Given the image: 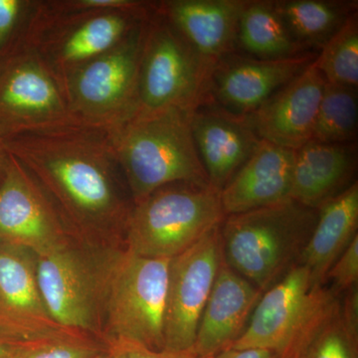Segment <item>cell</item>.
Instances as JSON below:
<instances>
[{
  "mask_svg": "<svg viewBox=\"0 0 358 358\" xmlns=\"http://www.w3.org/2000/svg\"><path fill=\"white\" fill-rule=\"evenodd\" d=\"M4 141L9 154L71 220L126 229L134 204L107 129L70 124Z\"/></svg>",
  "mask_w": 358,
  "mask_h": 358,
  "instance_id": "1",
  "label": "cell"
},
{
  "mask_svg": "<svg viewBox=\"0 0 358 358\" xmlns=\"http://www.w3.org/2000/svg\"><path fill=\"white\" fill-rule=\"evenodd\" d=\"M192 114L159 110L108 131L134 204L171 183L211 186L193 140Z\"/></svg>",
  "mask_w": 358,
  "mask_h": 358,
  "instance_id": "2",
  "label": "cell"
},
{
  "mask_svg": "<svg viewBox=\"0 0 358 358\" xmlns=\"http://www.w3.org/2000/svg\"><path fill=\"white\" fill-rule=\"evenodd\" d=\"M317 219V209L293 199L226 216L224 260L264 293L298 264Z\"/></svg>",
  "mask_w": 358,
  "mask_h": 358,
  "instance_id": "3",
  "label": "cell"
},
{
  "mask_svg": "<svg viewBox=\"0 0 358 358\" xmlns=\"http://www.w3.org/2000/svg\"><path fill=\"white\" fill-rule=\"evenodd\" d=\"M216 65L200 55L173 23L157 11L152 2L141 51L133 117L169 109L194 112L208 103Z\"/></svg>",
  "mask_w": 358,
  "mask_h": 358,
  "instance_id": "4",
  "label": "cell"
},
{
  "mask_svg": "<svg viewBox=\"0 0 358 358\" xmlns=\"http://www.w3.org/2000/svg\"><path fill=\"white\" fill-rule=\"evenodd\" d=\"M145 10H80L64 0L37 1L22 44L31 47L59 81L106 52L152 13ZM62 85V84H61Z\"/></svg>",
  "mask_w": 358,
  "mask_h": 358,
  "instance_id": "5",
  "label": "cell"
},
{
  "mask_svg": "<svg viewBox=\"0 0 358 358\" xmlns=\"http://www.w3.org/2000/svg\"><path fill=\"white\" fill-rule=\"evenodd\" d=\"M226 218L220 192L211 186L176 182L134 205L127 222L128 251L147 258L171 259Z\"/></svg>",
  "mask_w": 358,
  "mask_h": 358,
  "instance_id": "6",
  "label": "cell"
},
{
  "mask_svg": "<svg viewBox=\"0 0 358 358\" xmlns=\"http://www.w3.org/2000/svg\"><path fill=\"white\" fill-rule=\"evenodd\" d=\"M339 300L327 286H313L310 271L296 264L264 292L243 334L230 348L296 358Z\"/></svg>",
  "mask_w": 358,
  "mask_h": 358,
  "instance_id": "7",
  "label": "cell"
},
{
  "mask_svg": "<svg viewBox=\"0 0 358 358\" xmlns=\"http://www.w3.org/2000/svg\"><path fill=\"white\" fill-rule=\"evenodd\" d=\"M169 262L128 250L112 257L103 308L107 338L164 350Z\"/></svg>",
  "mask_w": 358,
  "mask_h": 358,
  "instance_id": "8",
  "label": "cell"
},
{
  "mask_svg": "<svg viewBox=\"0 0 358 358\" xmlns=\"http://www.w3.org/2000/svg\"><path fill=\"white\" fill-rule=\"evenodd\" d=\"M148 18L119 44L61 82L71 114L79 124L110 131L134 117Z\"/></svg>",
  "mask_w": 358,
  "mask_h": 358,
  "instance_id": "9",
  "label": "cell"
},
{
  "mask_svg": "<svg viewBox=\"0 0 358 358\" xmlns=\"http://www.w3.org/2000/svg\"><path fill=\"white\" fill-rule=\"evenodd\" d=\"M79 124L62 85L31 47L20 44L0 59V133L3 138Z\"/></svg>",
  "mask_w": 358,
  "mask_h": 358,
  "instance_id": "10",
  "label": "cell"
},
{
  "mask_svg": "<svg viewBox=\"0 0 358 358\" xmlns=\"http://www.w3.org/2000/svg\"><path fill=\"white\" fill-rule=\"evenodd\" d=\"M110 258L95 261L67 246L36 256L37 280L52 320L71 331H95L103 315Z\"/></svg>",
  "mask_w": 358,
  "mask_h": 358,
  "instance_id": "11",
  "label": "cell"
},
{
  "mask_svg": "<svg viewBox=\"0 0 358 358\" xmlns=\"http://www.w3.org/2000/svg\"><path fill=\"white\" fill-rule=\"evenodd\" d=\"M220 226L171 259L164 350L192 348L200 317L224 260Z\"/></svg>",
  "mask_w": 358,
  "mask_h": 358,
  "instance_id": "12",
  "label": "cell"
},
{
  "mask_svg": "<svg viewBox=\"0 0 358 358\" xmlns=\"http://www.w3.org/2000/svg\"><path fill=\"white\" fill-rule=\"evenodd\" d=\"M0 243L24 249L35 256L67 243L58 209L10 154L0 179Z\"/></svg>",
  "mask_w": 358,
  "mask_h": 358,
  "instance_id": "13",
  "label": "cell"
},
{
  "mask_svg": "<svg viewBox=\"0 0 358 358\" xmlns=\"http://www.w3.org/2000/svg\"><path fill=\"white\" fill-rule=\"evenodd\" d=\"M0 334L20 341L83 336L52 320L39 289L36 256L7 245L0 246Z\"/></svg>",
  "mask_w": 358,
  "mask_h": 358,
  "instance_id": "14",
  "label": "cell"
},
{
  "mask_svg": "<svg viewBox=\"0 0 358 358\" xmlns=\"http://www.w3.org/2000/svg\"><path fill=\"white\" fill-rule=\"evenodd\" d=\"M313 52L282 60H260L233 53L216 65L209 103L236 117L258 109L317 57Z\"/></svg>",
  "mask_w": 358,
  "mask_h": 358,
  "instance_id": "15",
  "label": "cell"
},
{
  "mask_svg": "<svg viewBox=\"0 0 358 358\" xmlns=\"http://www.w3.org/2000/svg\"><path fill=\"white\" fill-rule=\"evenodd\" d=\"M313 61L258 109L241 117L259 140L292 150H298L313 140L327 84Z\"/></svg>",
  "mask_w": 358,
  "mask_h": 358,
  "instance_id": "16",
  "label": "cell"
},
{
  "mask_svg": "<svg viewBox=\"0 0 358 358\" xmlns=\"http://www.w3.org/2000/svg\"><path fill=\"white\" fill-rule=\"evenodd\" d=\"M263 292L223 260L200 317L192 348L201 358H212L240 338Z\"/></svg>",
  "mask_w": 358,
  "mask_h": 358,
  "instance_id": "17",
  "label": "cell"
},
{
  "mask_svg": "<svg viewBox=\"0 0 358 358\" xmlns=\"http://www.w3.org/2000/svg\"><path fill=\"white\" fill-rule=\"evenodd\" d=\"M296 150L260 140L253 154L221 190L226 216L291 199Z\"/></svg>",
  "mask_w": 358,
  "mask_h": 358,
  "instance_id": "18",
  "label": "cell"
},
{
  "mask_svg": "<svg viewBox=\"0 0 358 358\" xmlns=\"http://www.w3.org/2000/svg\"><path fill=\"white\" fill-rule=\"evenodd\" d=\"M192 129L209 182L221 192L253 154L260 140L241 117L213 103H205L193 112Z\"/></svg>",
  "mask_w": 358,
  "mask_h": 358,
  "instance_id": "19",
  "label": "cell"
},
{
  "mask_svg": "<svg viewBox=\"0 0 358 358\" xmlns=\"http://www.w3.org/2000/svg\"><path fill=\"white\" fill-rule=\"evenodd\" d=\"M154 3L157 11L204 58L217 64L235 53L245 0H166Z\"/></svg>",
  "mask_w": 358,
  "mask_h": 358,
  "instance_id": "20",
  "label": "cell"
},
{
  "mask_svg": "<svg viewBox=\"0 0 358 358\" xmlns=\"http://www.w3.org/2000/svg\"><path fill=\"white\" fill-rule=\"evenodd\" d=\"M355 169L357 150L352 143L308 141L296 150L291 199L319 209L355 182Z\"/></svg>",
  "mask_w": 358,
  "mask_h": 358,
  "instance_id": "21",
  "label": "cell"
},
{
  "mask_svg": "<svg viewBox=\"0 0 358 358\" xmlns=\"http://www.w3.org/2000/svg\"><path fill=\"white\" fill-rule=\"evenodd\" d=\"M358 183L317 209L312 235L298 264L310 271L313 286H326L329 268L358 235Z\"/></svg>",
  "mask_w": 358,
  "mask_h": 358,
  "instance_id": "22",
  "label": "cell"
},
{
  "mask_svg": "<svg viewBox=\"0 0 358 358\" xmlns=\"http://www.w3.org/2000/svg\"><path fill=\"white\" fill-rule=\"evenodd\" d=\"M287 29L301 48L322 49L336 34L357 3L326 0H279L273 1Z\"/></svg>",
  "mask_w": 358,
  "mask_h": 358,
  "instance_id": "23",
  "label": "cell"
},
{
  "mask_svg": "<svg viewBox=\"0 0 358 358\" xmlns=\"http://www.w3.org/2000/svg\"><path fill=\"white\" fill-rule=\"evenodd\" d=\"M237 46L260 60H282L308 53L291 36L273 1H246L238 22Z\"/></svg>",
  "mask_w": 358,
  "mask_h": 358,
  "instance_id": "24",
  "label": "cell"
},
{
  "mask_svg": "<svg viewBox=\"0 0 358 358\" xmlns=\"http://www.w3.org/2000/svg\"><path fill=\"white\" fill-rule=\"evenodd\" d=\"M357 89L327 83L312 141L338 145L353 143L357 140Z\"/></svg>",
  "mask_w": 358,
  "mask_h": 358,
  "instance_id": "25",
  "label": "cell"
},
{
  "mask_svg": "<svg viewBox=\"0 0 358 358\" xmlns=\"http://www.w3.org/2000/svg\"><path fill=\"white\" fill-rule=\"evenodd\" d=\"M315 67L327 83L348 88L358 86V18L357 13L348 20L317 54Z\"/></svg>",
  "mask_w": 358,
  "mask_h": 358,
  "instance_id": "26",
  "label": "cell"
},
{
  "mask_svg": "<svg viewBox=\"0 0 358 358\" xmlns=\"http://www.w3.org/2000/svg\"><path fill=\"white\" fill-rule=\"evenodd\" d=\"M296 358H358V341L348 334L343 324L341 300Z\"/></svg>",
  "mask_w": 358,
  "mask_h": 358,
  "instance_id": "27",
  "label": "cell"
},
{
  "mask_svg": "<svg viewBox=\"0 0 358 358\" xmlns=\"http://www.w3.org/2000/svg\"><path fill=\"white\" fill-rule=\"evenodd\" d=\"M37 0H0V59L22 44Z\"/></svg>",
  "mask_w": 358,
  "mask_h": 358,
  "instance_id": "28",
  "label": "cell"
},
{
  "mask_svg": "<svg viewBox=\"0 0 358 358\" xmlns=\"http://www.w3.org/2000/svg\"><path fill=\"white\" fill-rule=\"evenodd\" d=\"M99 352L84 336H64L32 341L16 358H89Z\"/></svg>",
  "mask_w": 358,
  "mask_h": 358,
  "instance_id": "29",
  "label": "cell"
},
{
  "mask_svg": "<svg viewBox=\"0 0 358 358\" xmlns=\"http://www.w3.org/2000/svg\"><path fill=\"white\" fill-rule=\"evenodd\" d=\"M331 282V291L336 296L358 286V235L329 268L327 282Z\"/></svg>",
  "mask_w": 358,
  "mask_h": 358,
  "instance_id": "30",
  "label": "cell"
},
{
  "mask_svg": "<svg viewBox=\"0 0 358 358\" xmlns=\"http://www.w3.org/2000/svg\"><path fill=\"white\" fill-rule=\"evenodd\" d=\"M107 352L112 358H201L193 348L185 350H155L121 338H107Z\"/></svg>",
  "mask_w": 358,
  "mask_h": 358,
  "instance_id": "31",
  "label": "cell"
},
{
  "mask_svg": "<svg viewBox=\"0 0 358 358\" xmlns=\"http://www.w3.org/2000/svg\"><path fill=\"white\" fill-rule=\"evenodd\" d=\"M38 341V339H37ZM35 341H20L0 334V358H16L23 350Z\"/></svg>",
  "mask_w": 358,
  "mask_h": 358,
  "instance_id": "32",
  "label": "cell"
},
{
  "mask_svg": "<svg viewBox=\"0 0 358 358\" xmlns=\"http://www.w3.org/2000/svg\"><path fill=\"white\" fill-rule=\"evenodd\" d=\"M212 358H279L275 352L264 350H229L218 353Z\"/></svg>",
  "mask_w": 358,
  "mask_h": 358,
  "instance_id": "33",
  "label": "cell"
},
{
  "mask_svg": "<svg viewBox=\"0 0 358 358\" xmlns=\"http://www.w3.org/2000/svg\"><path fill=\"white\" fill-rule=\"evenodd\" d=\"M8 159L9 152L6 148V141H4L3 136L0 133V179L3 176Z\"/></svg>",
  "mask_w": 358,
  "mask_h": 358,
  "instance_id": "34",
  "label": "cell"
},
{
  "mask_svg": "<svg viewBox=\"0 0 358 358\" xmlns=\"http://www.w3.org/2000/svg\"><path fill=\"white\" fill-rule=\"evenodd\" d=\"M89 358H112L110 357L109 353L107 352V350H106V352H99L96 353V355H93V357H89Z\"/></svg>",
  "mask_w": 358,
  "mask_h": 358,
  "instance_id": "35",
  "label": "cell"
},
{
  "mask_svg": "<svg viewBox=\"0 0 358 358\" xmlns=\"http://www.w3.org/2000/svg\"><path fill=\"white\" fill-rule=\"evenodd\" d=\"M281 358H287V357H281Z\"/></svg>",
  "mask_w": 358,
  "mask_h": 358,
  "instance_id": "36",
  "label": "cell"
}]
</instances>
